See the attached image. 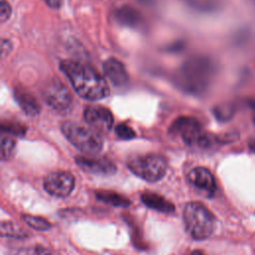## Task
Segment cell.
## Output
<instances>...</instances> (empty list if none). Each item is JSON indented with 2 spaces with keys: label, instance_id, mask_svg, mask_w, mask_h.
<instances>
[{
  "label": "cell",
  "instance_id": "obj_1",
  "mask_svg": "<svg viewBox=\"0 0 255 255\" xmlns=\"http://www.w3.org/2000/svg\"><path fill=\"white\" fill-rule=\"evenodd\" d=\"M60 69L83 99L96 101L109 95L110 89L107 81L92 67L77 61L64 60L60 64Z\"/></svg>",
  "mask_w": 255,
  "mask_h": 255
},
{
  "label": "cell",
  "instance_id": "obj_2",
  "mask_svg": "<svg viewBox=\"0 0 255 255\" xmlns=\"http://www.w3.org/2000/svg\"><path fill=\"white\" fill-rule=\"evenodd\" d=\"M216 73L214 62L205 56L186 60L175 74V84L185 93L201 95L211 85Z\"/></svg>",
  "mask_w": 255,
  "mask_h": 255
},
{
  "label": "cell",
  "instance_id": "obj_3",
  "mask_svg": "<svg viewBox=\"0 0 255 255\" xmlns=\"http://www.w3.org/2000/svg\"><path fill=\"white\" fill-rule=\"evenodd\" d=\"M183 220L187 232L196 240L208 238L215 229L213 214L199 202H188L185 205Z\"/></svg>",
  "mask_w": 255,
  "mask_h": 255
},
{
  "label": "cell",
  "instance_id": "obj_4",
  "mask_svg": "<svg viewBox=\"0 0 255 255\" xmlns=\"http://www.w3.org/2000/svg\"><path fill=\"white\" fill-rule=\"evenodd\" d=\"M62 130L67 139L84 153L96 154L103 147L100 133L92 128L74 122H66L62 126Z\"/></svg>",
  "mask_w": 255,
  "mask_h": 255
},
{
  "label": "cell",
  "instance_id": "obj_5",
  "mask_svg": "<svg viewBox=\"0 0 255 255\" xmlns=\"http://www.w3.org/2000/svg\"><path fill=\"white\" fill-rule=\"evenodd\" d=\"M128 166L136 176L149 182H155L164 176L167 169V161L160 154L148 153L129 158Z\"/></svg>",
  "mask_w": 255,
  "mask_h": 255
},
{
  "label": "cell",
  "instance_id": "obj_6",
  "mask_svg": "<svg viewBox=\"0 0 255 255\" xmlns=\"http://www.w3.org/2000/svg\"><path fill=\"white\" fill-rule=\"evenodd\" d=\"M169 132L173 135H179L188 145L207 147L213 142V137L205 132L200 123L192 117L177 118L170 126Z\"/></svg>",
  "mask_w": 255,
  "mask_h": 255
},
{
  "label": "cell",
  "instance_id": "obj_7",
  "mask_svg": "<svg viewBox=\"0 0 255 255\" xmlns=\"http://www.w3.org/2000/svg\"><path fill=\"white\" fill-rule=\"evenodd\" d=\"M42 95L45 102L54 110L65 113L71 109L73 97L69 89L58 79H52L45 84Z\"/></svg>",
  "mask_w": 255,
  "mask_h": 255
},
{
  "label": "cell",
  "instance_id": "obj_8",
  "mask_svg": "<svg viewBox=\"0 0 255 255\" xmlns=\"http://www.w3.org/2000/svg\"><path fill=\"white\" fill-rule=\"evenodd\" d=\"M75 178L67 171H55L44 178V188L57 197H66L74 189Z\"/></svg>",
  "mask_w": 255,
  "mask_h": 255
},
{
  "label": "cell",
  "instance_id": "obj_9",
  "mask_svg": "<svg viewBox=\"0 0 255 255\" xmlns=\"http://www.w3.org/2000/svg\"><path fill=\"white\" fill-rule=\"evenodd\" d=\"M84 118L90 128L98 132H108L114 124L113 114L102 106L87 107L84 112Z\"/></svg>",
  "mask_w": 255,
  "mask_h": 255
},
{
  "label": "cell",
  "instance_id": "obj_10",
  "mask_svg": "<svg viewBox=\"0 0 255 255\" xmlns=\"http://www.w3.org/2000/svg\"><path fill=\"white\" fill-rule=\"evenodd\" d=\"M76 162L83 170L100 175H112L117 171L115 163L106 157L77 156Z\"/></svg>",
  "mask_w": 255,
  "mask_h": 255
},
{
  "label": "cell",
  "instance_id": "obj_11",
  "mask_svg": "<svg viewBox=\"0 0 255 255\" xmlns=\"http://www.w3.org/2000/svg\"><path fill=\"white\" fill-rule=\"evenodd\" d=\"M188 181L197 189L211 196L216 190V182L213 174L205 167H194L188 173Z\"/></svg>",
  "mask_w": 255,
  "mask_h": 255
},
{
  "label": "cell",
  "instance_id": "obj_12",
  "mask_svg": "<svg viewBox=\"0 0 255 255\" xmlns=\"http://www.w3.org/2000/svg\"><path fill=\"white\" fill-rule=\"evenodd\" d=\"M104 74L116 87H123L128 82V74L125 65L116 58H110L103 64Z\"/></svg>",
  "mask_w": 255,
  "mask_h": 255
},
{
  "label": "cell",
  "instance_id": "obj_13",
  "mask_svg": "<svg viewBox=\"0 0 255 255\" xmlns=\"http://www.w3.org/2000/svg\"><path fill=\"white\" fill-rule=\"evenodd\" d=\"M115 18L118 23L129 28H139L143 23V17L139 11L129 5L118 8L115 12Z\"/></svg>",
  "mask_w": 255,
  "mask_h": 255
},
{
  "label": "cell",
  "instance_id": "obj_14",
  "mask_svg": "<svg viewBox=\"0 0 255 255\" xmlns=\"http://www.w3.org/2000/svg\"><path fill=\"white\" fill-rule=\"evenodd\" d=\"M141 201L149 208H152L162 213L169 214L173 213L175 210L174 205L170 201L154 192H143L141 194Z\"/></svg>",
  "mask_w": 255,
  "mask_h": 255
},
{
  "label": "cell",
  "instance_id": "obj_15",
  "mask_svg": "<svg viewBox=\"0 0 255 255\" xmlns=\"http://www.w3.org/2000/svg\"><path fill=\"white\" fill-rule=\"evenodd\" d=\"M15 100L21 109L29 116H36L40 112V106L36 99L28 92L24 90H15Z\"/></svg>",
  "mask_w": 255,
  "mask_h": 255
},
{
  "label": "cell",
  "instance_id": "obj_16",
  "mask_svg": "<svg viewBox=\"0 0 255 255\" xmlns=\"http://www.w3.org/2000/svg\"><path fill=\"white\" fill-rule=\"evenodd\" d=\"M96 196L99 200L117 207H127L130 204V201L128 200V198L114 191H108V190L97 191Z\"/></svg>",
  "mask_w": 255,
  "mask_h": 255
},
{
  "label": "cell",
  "instance_id": "obj_17",
  "mask_svg": "<svg viewBox=\"0 0 255 255\" xmlns=\"http://www.w3.org/2000/svg\"><path fill=\"white\" fill-rule=\"evenodd\" d=\"M22 219L25 221L27 225H29L30 227L38 231H47L51 228V223L45 218H42L39 216L25 214L22 216Z\"/></svg>",
  "mask_w": 255,
  "mask_h": 255
},
{
  "label": "cell",
  "instance_id": "obj_18",
  "mask_svg": "<svg viewBox=\"0 0 255 255\" xmlns=\"http://www.w3.org/2000/svg\"><path fill=\"white\" fill-rule=\"evenodd\" d=\"M1 233L3 236L15 238H23L26 236V233L22 228L10 221H3L1 223Z\"/></svg>",
  "mask_w": 255,
  "mask_h": 255
},
{
  "label": "cell",
  "instance_id": "obj_19",
  "mask_svg": "<svg viewBox=\"0 0 255 255\" xmlns=\"http://www.w3.org/2000/svg\"><path fill=\"white\" fill-rule=\"evenodd\" d=\"M234 112H235V108L228 103L216 106L213 110L214 116L218 121H221V122H226L230 120L233 117Z\"/></svg>",
  "mask_w": 255,
  "mask_h": 255
},
{
  "label": "cell",
  "instance_id": "obj_20",
  "mask_svg": "<svg viewBox=\"0 0 255 255\" xmlns=\"http://www.w3.org/2000/svg\"><path fill=\"white\" fill-rule=\"evenodd\" d=\"M15 144L16 142L12 137L4 134L1 136V158L3 160L8 159L12 155L15 149Z\"/></svg>",
  "mask_w": 255,
  "mask_h": 255
},
{
  "label": "cell",
  "instance_id": "obj_21",
  "mask_svg": "<svg viewBox=\"0 0 255 255\" xmlns=\"http://www.w3.org/2000/svg\"><path fill=\"white\" fill-rule=\"evenodd\" d=\"M1 129L3 133H10L13 135L22 136L25 134L26 128L21 124L11 123V122H3L1 125Z\"/></svg>",
  "mask_w": 255,
  "mask_h": 255
},
{
  "label": "cell",
  "instance_id": "obj_22",
  "mask_svg": "<svg viewBox=\"0 0 255 255\" xmlns=\"http://www.w3.org/2000/svg\"><path fill=\"white\" fill-rule=\"evenodd\" d=\"M115 132L120 138H123V139H130L135 136L134 130L126 124L118 125L115 128Z\"/></svg>",
  "mask_w": 255,
  "mask_h": 255
},
{
  "label": "cell",
  "instance_id": "obj_23",
  "mask_svg": "<svg viewBox=\"0 0 255 255\" xmlns=\"http://www.w3.org/2000/svg\"><path fill=\"white\" fill-rule=\"evenodd\" d=\"M0 19H1V22H5L6 20H8V18L10 17L11 15V7L9 5V3H7L6 1L2 0L1 2V8H0Z\"/></svg>",
  "mask_w": 255,
  "mask_h": 255
},
{
  "label": "cell",
  "instance_id": "obj_24",
  "mask_svg": "<svg viewBox=\"0 0 255 255\" xmlns=\"http://www.w3.org/2000/svg\"><path fill=\"white\" fill-rule=\"evenodd\" d=\"M12 49V43L9 41V40H5L3 39L2 40V44H1V54H2V57L4 58L5 55H7Z\"/></svg>",
  "mask_w": 255,
  "mask_h": 255
},
{
  "label": "cell",
  "instance_id": "obj_25",
  "mask_svg": "<svg viewBox=\"0 0 255 255\" xmlns=\"http://www.w3.org/2000/svg\"><path fill=\"white\" fill-rule=\"evenodd\" d=\"M36 252H37V255H58L53 250H51L49 248H46L44 246H37Z\"/></svg>",
  "mask_w": 255,
  "mask_h": 255
},
{
  "label": "cell",
  "instance_id": "obj_26",
  "mask_svg": "<svg viewBox=\"0 0 255 255\" xmlns=\"http://www.w3.org/2000/svg\"><path fill=\"white\" fill-rule=\"evenodd\" d=\"M47 5H49L52 8H59L62 4V0H45Z\"/></svg>",
  "mask_w": 255,
  "mask_h": 255
},
{
  "label": "cell",
  "instance_id": "obj_27",
  "mask_svg": "<svg viewBox=\"0 0 255 255\" xmlns=\"http://www.w3.org/2000/svg\"><path fill=\"white\" fill-rule=\"evenodd\" d=\"M190 255H205V254L202 251H200V250H195Z\"/></svg>",
  "mask_w": 255,
  "mask_h": 255
},
{
  "label": "cell",
  "instance_id": "obj_28",
  "mask_svg": "<svg viewBox=\"0 0 255 255\" xmlns=\"http://www.w3.org/2000/svg\"><path fill=\"white\" fill-rule=\"evenodd\" d=\"M250 148H251L252 150H255V141H253L252 143H250Z\"/></svg>",
  "mask_w": 255,
  "mask_h": 255
},
{
  "label": "cell",
  "instance_id": "obj_29",
  "mask_svg": "<svg viewBox=\"0 0 255 255\" xmlns=\"http://www.w3.org/2000/svg\"><path fill=\"white\" fill-rule=\"evenodd\" d=\"M254 123H255V118H254Z\"/></svg>",
  "mask_w": 255,
  "mask_h": 255
}]
</instances>
